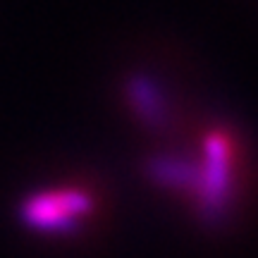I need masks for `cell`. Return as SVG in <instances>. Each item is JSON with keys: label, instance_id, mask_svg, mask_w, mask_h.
I'll return each mask as SVG.
<instances>
[{"label": "cell", "instance_id": "6da1fadb", "mask_svg": "<svg viewBox=\"0 0 258 258\" xmlns=\"http://www.w3.org/2000/svg\"><path fill=\"white\" fill-rule=\"evenodd\" d=\"M156 175L167 184L191 186L199 194L206 213H220L232 194L234 179V146L225 134H211L203 141V163L165 160L156 167Z\"/></svg>", "mask_w": 258, "mask_h": 258}, {"label": "cell", "instance_id": "7a4b0ae2", "mask_svg": "<svg viewBox=\"0 0 258 258\" xmlns=\"http://www.w3.org/2000/svg\"><path fill=\"white\" fill-rule=\"evenodd\" d=\"M93 211V199L84 189H50L31 196L24 208V222L41 232H70Z\"/></svg>", "mask_w": 258, "mask_h": 258}]
</instances>
